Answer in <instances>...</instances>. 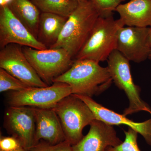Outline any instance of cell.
Instances as JSON below:
<instances>
[{
  "label": "cell",
  "instance_id": "cell-5",
  "mask_svg": "<svg viewBox=\"0 0 151 151\" xmlns=\"http://www.w3.org/2000/svg\"><path fill=\"white\" fill-rule=\"evenodd\" d=\"M23 51L38 75L48 86L53 84L55 78L68 70L74 62L63 48L38 50L23 46Z\"/></svg>",
  "mask_w": 151,
  "mask_h": 151
},
{
  "label": "cell",
  "instance_id": "cell-12",
  "mask_svg": "<svg viewBox=\"0 0 151 151\" xmlns=\"http://www.w3.org/2000/svg\"><path fill=\"white\" fill-rule=\"evenodd\" d=\"M73 94L88 105L97 120L111 126H128L142 135L147 144L151 146V118L143 122H134L128 119L123 114L121 115L105 108L95 102L91 97L81 94Z\"/></svg>",
  "mask_w": 151,
  "mask_h": 151
},
{
  "label": "cell",
  "instance_id": "cell-28",
  "mask_svg": "<svg viewBox=\"0 0 151 151\" xmlns=\"http://www.w3.org/2000/svg\"><path fill=\"white\" fill-rule=\"evenodd\" d=\"M149 59L151 60V50L150 52V55H149Z\"/></svg>",
  "mask_w": 151,
  "mask_h": 151
},
{
  "label": "cell",
  "instance_id": "cell-22",
  "mask_svg": "<svg viewBox=\"0 0 151 151\" xmlns=\"http://www.w3.org/2000/svg\"><path fill=\"white\" fill-rule=\"evenodd\" d=\"M30 151H73L72 146L66 140L56 145H50L46 142L38 143Z\"/></svg>",
  "mask_w": 151,
  "mask_h": 151
},
{
  "label": "cell",
  "instance_id": "cell-21",
  "mask_svg": "<svg viewBox=\"0 0 151 151\" xmlns=\"http://www.w3.org/2000/svg\"><path fill=\"white\" fill-rule=\"evenodd\" d=\"M99 14L103 18L113 16V12L126 0H90Z\"/></svg>",
  "mask_w": 151,
  "mask_h": 151
},
{
  "label": "cell",
  "instance_id": "cell-4",
  "mask_svg": "<svg viewBox=\"0 0 151 151\" xmlns=\"http://www.w3.org/2000/svg\"><path fill=\"white\" fill-rule=\"evenodd\" d=\"M52 108L59 118L65 140L72 146L84 137V127L96 119L88 105L73 94L63 99Z\"/></svg>",
  "mask_w": 151,
  "mask_h": 151
},
{
  "label": "cell",
  "instance_id": "cell-27",
  "mask_svg": "<svg viewBox=\"0 0 151 151\" xmlns=\"http://www.w3.org/2000/svg\"><path fill=\"white\" fill-rule=\"evenodd\" d=\"M75 1L80 2L85 1H89V0H73Z\"/></svg>",
  "mask_w": 151,
  "mask_h": 151
},
{
  "label": "cell",
  "instance_id": "cell-10",
  "mask_svg": "<svg viewBox=\"0 0 151 151\" xmlns=\"http://www.w3.org/2000/svg\"><path fill=\"white\" fill-rule=\"evenodd\" d=\"M10 44L38 50L47 49L29 31L6 5L0 7V48Z\"/></svg>",
  "mask_w": 151,
  "mask_h": 151
},
{
  "label": "cell",
  "instance_id": "cell-15",
  "mask_svg": "<svg viewBox=\"0 0 151 151\" xmlns=\"http://www.w3.org/2000/svg\"><path fill=\"white\" fill-rule=\"evenodd\" d=\"M116 12L125 26L151 27V0H130L119 5Z\"/></svg>",
  "mask_w": 151,
  "mask_h": 151
},
{
  "label": "cell",
  "instance_id": "cell-26",
  "mask_svg": "<svg viewBox=\"0 0 151 151\" xmlns=\"http://www.w3.org/2000/svg\"><path fill=\"white\" fill-rule=\"evenodd\" d=\"M0 151H3L1 150H0ZM11 151H30L27 150H26L24 148L21 147L20 148L17 149V150H14Z\"/></svg>",
  "mask_w": 151,
  "mask_h": 151
},
{
  "label": "cell",
  "instance_id": "cell-16",
  "mask_svg": "<svg viewBox=\"0 0 151 151\" xmlns=\"http://www.w3.org/2000/svg\"><path fill=\"white\" fill-rule=\"evenodd\" d=\"M68 18L56 14L42 12L37 40L49 49L57 41Z\"/></svg>",
  "mask_w": 151,
  "mask_h": 151
},
{
  "label": "cell",
  "instance_id": "cell-6",
  "mask_svg": "<svg viewBox=\"0 0 151 151\" xmlns=\"http://www.w3.org/2000/svg\"><path fill=\"white\" fill-rule=\"evenodd\" d=\"M107 61V67L113 81L124 91L129 100V107L124 110L123 115L127 116L142 111L151 115V108L141 99L139 86L133 81L129 60L116 49L110 55Z\"/></svg>",
  "mask_w": 151,
  "mask_h": 151
},
{
  "label": "cell",
  "instance_id": "cell-2",
  "mask_svg": "<svg viewBox=\"0 0 151 151\" xmlns=\"http://www.w3.org/2000/svg\"><path fill=\"white\" fill-rule=\"evenodd\" d=\"M99 17L90 0L78 2L77 7L68 19L57 41L49 49H64L75 58Z\"/></svg>",
  "mask_w": 151,
  "mask_h": 151
},
{
  "label": "cell",
  "instance_id": "cell-8",
  "mask_svg": "<svg viewBox=\"0 0 151 151\" xmlns=\"http://www.w3.org/2000/svg\"><path fill=\"white\" fill-rule=\"evenodd\" d=\"M0 68L32 87L49 86L40 77L23 51V46L10 44L1 49Z\"/></svg>",
  "mask_w": 151,
  "mask_h": 151
},
{
  "label": "cell",
  "instance_id": "cell-11",
  "mask_svg": "<svg viewBox=\"0 0 151 151\" xmlns=\"http://www.w3.org/2000/svg\"><path fill=\"white\" fill-rule=\"evenodd\" d=\"M150 27H124L119 30L117 48L129 61L140 63L149 58Z\"/></svg>",
  "mask_w": 151,
  "mask_h": 151
},
{
  "label": "cell",
  "instance_id": "cell-14",
  "mask_svg": "<svg viewBox=\"0 0 151 151\" xmlns=\"http://www.w3.org/2000/svg\"><path fill=\"white\" fill-rule=\"evenodd\" d=\"M33 108L36 121V145L41 139L50 145L65 141L61 123L53 108Z\"/></svg>",
  "mask_w": 151,
  "mask_h": 151
},
{
  "label": "cell",
  "instance_id": "cell-3",
  "mask_svg": "<svg viewBox=\"0 0 151 151\" xmlns=\"http://www.w3.org/2000/svg\"><path fill=\"white\" fill-rule=\"evenodd\" d=\"M125 27L120 19L99 17L84 45L75 56L76 59H88L100 63L107 60L117 48L119 30Z\"/></svg>",
  "mask_w": 151,
  "mask_h": 151
},
{
  "label": "cell",
  "instance_id": "cell-25",
  "mask_svg": "<svg viewBox=\"0 0 151 151\" xmlns=\"http://www.w3.org/2000/svg\"><path fill=\"white\" fill-rule=\"evenodd\" d=\"M148 42L149 46L151 48V27H150L149 30L148 38Z\"/></svg>",
  "mask_w": 151,
  "mask_h": 151
},
{
  "label": "cell",
  "instance_id": "cell-18",
  "mask_svg": "<svg viewBox=\"0 0 151 151\" xmlns=\"http://www.w3.org/2000/svg\"><path fill=\"white\" fill-rule=\"evenodd\" d=\"M41 12L49 13L68 18L75 10L78 2L73 0H31Z\"/></svg>",
  "mask_w": 151,
  "mask_h": 151
},
{
  "label": "cell",
  "instance_id": "cell-1",
  "mask_svg": "<svg viewBox=\"0 0 151 151\" xmlns=\"http://www.w3.org/2000/svg\"><path fill=\"white\" fill-rule=\"evenodd\" d=\"M113 79L108 67L88 59H76L65 73L53 80L70 86L72 94L92 97L99 95L111 86Z\"/></svg>",
  "mask_w": 151,
  "mask_h": 151
},
{
  "label": "cell",
  "instance_id": "cell-23",
  "mask_svg": "<svg viewBox=\"0 0 151 151\" xmlns=\"http://www.w3.org/2000/svg\"><path fill=\"white\" fill-rule=\"evenodd\" d=\"M22 147L20 143L14 137H2L0 139V150L11 151Z\"/></svg>",
  "mask_w": 151,
  "mask_h": 151
},
{
  "label": "cell",
  "instance_id": "cell-24",
  "mask_svg": "<svg viewBox=\"0 0 151 151\" xmlns=\"http://www.w3.org/2000/svg\"><path fill=\"white\" fill-rule=\"evenodd\" d=\"M12 0H0V7L8 5Z\"/></svg>",
  "mask_w": 151,
  "mask_h": 151
},
{
  "label": "cell",
  "instance_id": "cell-13",
  "mask_svg": "<svg viewBox=\"0 0 151 151\" xmlns=\"http://www.w3.org/2000/svg\"><path fill=\"white\" fill-rule=\"evenodd\" d=\"M90 126L87 135L72 145L73 151H106L108 147H116L123 142L111 125L95 119Z\"/></svg>",
  "mask_w": 151,
  "mask_h": 151
},
{
  "label": "cell",
  "instance_id": "cell-19",
  "mask_svg": "<svg viewBox=\"0 0 151 151\" xmlns=\"http://www.w3.org/2000/svg\"><path fill=\"white\" fill-rule=\"evenodd\" d=\"M30 87L11 75L4 69L0 68V92L12 90L20 91Z\"/></svg>",
  "mask_w": 151,
  "mask_h": 151
},
{
  "label": "cell",
  "instance_id": "cell-20",
  "mask_svg": "<svg viewBox=\"0 0 151 151\" xmlns=\"http://www.w3.org/2000/svg\"><path fill=\"white\" fill-rule=\"evenodd\" d=\"M125 139L124 142L116 147H108L106 151H141L137 144V132L131 128L124 131Z\"/></svg>",
  "mask_w": 151,
  "mask_h": 151
},
{
  "label": "cell",
  "instance_id": "cell-9",
  "mask_svg": "<svg viewBox=\"0 0 151 151\" xmlns=\"http://www.w3.org/2000/svg\"><path fill=\"white\" fill-rule=\"evenodd\" d=\"M5 128L16 138L23 148L30 151L36 145V121L33 108L11 106L4 118Z\"/></svg>",
  "mask_w": 151,
  "mask_h": 151
},
{
  "label": "cell",
  "instance_id": "cell-7",
  "mask_svg": "<svg viewBox=\"0 0 151 151\" xmlns=\"http://www.w3.org/2000/svg\"><path fill=\"white\" fill-rule=\"evenodd\" d=\"M72 94L70 86L65 83L54 82L46 87H30L9 94L8 102L11 106L52 108L65 97Z\"/></svg>",
  "mask_w": 151,
  "mask_h": 151
},
{
  "label": "cell",
  "instance_id": "cell-17",
  "mask_svg": "<svg viewBox=\"0 0 151 151\" xmlns=\"http://www.w3.org/2000/svg\"><path fill=\"white\" fill-rule=\"evenodd\" d=\"M12 12L37 39L41 14L31 0H12L8 5Z\"/></svg>",
  "mask_w": 151,
  "mask_h": 151
}]
</instances>
